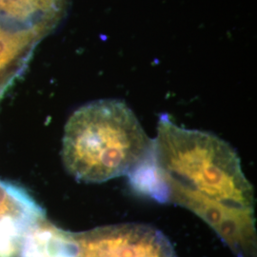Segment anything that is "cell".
<instances>
[{
	"label": "cell",
	"instance_id": "cell-1",
	"mask_svg": "<svg viewBox=\"0 0 257 257\" xmlns=\"http://www.w3.org/2000/svg\"><path fill=\"white\" fill-rule=\"evenodd\" d=\"M128 177L139 193L199 216L236 257H256L253 188L226 141L161 114L150 155Z\"/></svg>",
	"mask_w": 257,
	"mask_h": 257
},
{
	"label": "cell",
	"instance_id": "cell-2",
	"mask_svg": "<svg viewBox=\"0 0 257 257\" xmlns=\"http://www.w3.org/2000/svg\"><path fill=\"white\" fill-rule=\"evenodd\" d=\"M149 138L125 102L103 99L75 110L65 126L62 158L70 175L103 183L132 175L150 155Z\"/></svg>",
	"mask_w": 257,
	"mask_h": 257
},
{
	"label": "cell",
	"instance_id": "cell-3",
	"mask_svg": "<svg viewBox=\"0 0 257 257\" xmlns=\"http://www.w3.org/2000/svg\"><path fill=\"white\" fill-rule=\"evenodd\" d=\"M75 257H178L165 234L136 223L73 232Z\"/></svg>",
	"mask_w": 257,
	"mask_h": 257
},
{
	"label": "cell",
	"instance_id": "cell-4",
	"mask_svg": "<svg viewBox=\"0 0 257 257\" xmlns=\"http://www.w3.org/2000/svg\"><path fill=\"white\" fill-rule=\"evenodd\" d=\"M66 0H0V24L41 39L62 19Z\"/></svg>",
	"mask_w": 257,
	"mask_h": 257
},
{
	"label": "cell",
	"instance_id": "cell-5",
	"mask_svg": "<svg viewBox=\"0 0 257 257\" xmlns=\"http://www.w3.org/2000/svg\"><path fill=\"white\" fill-rule=\"evenodd\" d=\"M43 212L22 188L0 180V248Z\"/></svg>",
	"mask_w": 257,
	"mask_h": 257
},
{
	"label": "cell",
	"instance_id": "cell-6",
	"mask_svg": "<svg viewBox=\"0 0 257 257\" xmlns=\"http://www.w3.org/2000/svg\"><path fill=\"white\" fill-rule=\"evenodd\" d=\"M38 41L32 34L14 32L0 24V81L17 78L23 67L16 66V61Z\"/></svg>",
	"mask_w": 257,
	"mask_h": 257
}]
</instances>
